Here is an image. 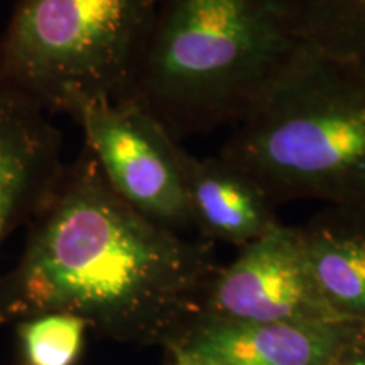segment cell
<instances>
[{"label":"cell","instance_id":"obj_13","mask_svg":"<svg viewBox=\"0 0 365 365\" xmlns=\"http://www.w3.org/2000/svg\"><path fill=\"white\" fill-rule=\"evenodd\" d=\"M340 365H365V355H364V357L354 359V360H350V362H345V364H340Z\"/></svg>","mask_w":365,"mask_h":365},{"label":"cell","instance_id":"obj_6","mask_svg":"<svg viewBox=\"0 0 365 365\" xmlns=\"http://www.w3.org/2000/svg\"><path fill=\"white\" fill-rule=\"evenodd\" d=\"M210 301L232 322L350 323L319 293L299 232L279 223L245 244L218 274Z\"/></svg>","mask_w":365,"mask_h":365},{"label":"cell","instance_id":"obj_8","mask_svg":"<svg viewBox=\"0 0 365 365\" xmlns=\"http://www.w3.org/2000/svg\"><path fill=\"white\" fill-rule=\"evenodd\" d=\"M200 333L188 365H331L345 331L330 323L223 319Z\"/></svg>","mask_w":365,"mask_h":365},{"label":"cell","instance_id":"obj_12","mask_svg":"<svg viewBox=\"0 0 365 365\" xmlns=\"http://www.w3.org/2000/svg\"><path fill=\"white\" fill-rule=\"evenodd\" d=\"M88 323L70 313H46L27 318L19 327L31 365H73L83 345Z\"/></svg>","mask_w":365,"mask_h":365},{"label":"cell","instance_id":"obj_9","mask_svg":"<svg viewBox=\"0 0 365 365\" xmlns=\"http://www.w3.org/2000/svg\"><path fill=\"white\" fill-rule=\"evenodd\" d=\"M191 220L220 239L249 244L276 225L274 203L249 175L217 158H196L176 145Z\"/></svg>","mask_w":365,"mask_h":365},{"label":"cell","instance_id":"obj_5","mask_svg":"<svg viewBox=\"0 0 365 365\" xmlns=\"http://www.w3.org/2000/svg\"><path fill=\"white\" fill-rule=\"evenodd\" d=\"M85 149L118 198L168 230L193 225L176 161L178 140L135 107L110 100L73 113Z\"/></svg>","mask_w":365,"mask_h":365},{"label":"cell","instance_id":"obj_10","mask_svg":"<svg viewBox=\"0 0 365 365\" xmlns=\"http://www.w3.org/2000/svg\"><path fill=\"white\" fill-rule=\"evenodd\" d=\"M298 232L323 298L346 322H365V207L331 205Z\"/></svg>","mask_w":365,"mask_h":365},{"label":"cell","instance_id":"obj_3","mask_svg":"<svg viewBox=\"0 0 365 365\" xmlns=\"http://www.w3.org/2000/svg\"><path fill=\"white\" fill-rule=\"evenodd\" d=\"M220 156L272 203L365 207V76L303 46Z\"/></svg>","mask_w":365,"mask_h":365},{"label":"cell","instance_id":"obj_2","mask_svg":"<svg viewBox=\"0 0 365 365\" xmlns=\"http://www.w3.org/2000/svg\"><path fill=\"white\" fill-rule=\"evenodd\" d=\"M286 0H156L117 102L181 143L235 125L303 49Z\"/></svg>","mask_w":365,"mask_h":365},{"label":"cell","instance_id":"obj_4","mask_svg":"<svg viewBox=\"0 0 365 365\" xmlns=\"http://www.w3.org/2000/svg\"><path fill=\"white\" fill-rule=\"evenodd\" d=\"M156 0H19L0 38V93L73 115L117 102Z\"/></svg>","mask_w":365,"mask_h":365},{"label":"cell","instance_id":"obj_11","mask_svg":"<svg viewBox=\"0 0 365 365\" xmlns=\"http://www.w3.org/2000/svg\"><path fill=\"white\" fill-rule=\"evenodd\" d=\"M301 43L365 76V0H286Z\"/></svg>","mask_w":365,"mask_h":365},{"label":"cell","instance_id":"obj_7","mask_svg":"<svg viewBox=\"0 0 365 365\" xmlns=\"http://www.w3.org/2000/svg\"><path fill=\"white\" fill-rule=\"evenodd\" d=\"M65 168L61 134L46 113L0 93V242L38 215Z\"/></svg>","mask_w":365,"mask_h":365},{"label":"cell","instance_id":"obj_1","mask_svg":"<svg viewBox=\"0 0 365 365\" xmlns=\"http://www.w3.org/2000/svg\"><path fill=\"white\" fill-rule=\"evenodd\" d=\"M21 261L0 279V322L70 313L134 328L181 303L203 252L118 198L83 149L33 220Z\"/></svg>","mask_w":365,"mask_h":365}]
</instances>
